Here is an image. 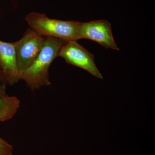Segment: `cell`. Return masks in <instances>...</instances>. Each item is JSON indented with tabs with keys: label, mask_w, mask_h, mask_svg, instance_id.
<instances>
[{
	"label": "cell",
	"mask_w": 155,
	"mask_h": 155,
	"mask_svg": "<svg viewBox=\"0 0 155 155\" xmlns=\"http://www.w3.org/2000/svg\"><path fill=\"white\" fill-rule=\"evenodd\" d=\"M66 41L46 36L42 48L33 64L19 72V80H22L32 91L51 84L49 75L50 65L58 57L61 48Z\"/></svg>",
	"instance_id": "cell-1"
},
{
	"label": "cell",
	"mask_w": 155,
	"mask_h": 155,
	"mask_svg": "<svg viewBox=\"0 0 155 155\" xmlns=\"http://www.w3.org/2000/svg\"><path fill=\"white\" fill-rule=\"evenodd\" d=\"M79 39L85 38L96 41L106 48L119 51L114 38L111 24L107 20H94L79 23L78 27Z\"/></svg>",
	"instance_id": "cell-5"
},
{
	"label": "cell",
	"mask_w": 155,
	"mask_h": 155,
	"mask_svg": "<svg viewBox=\"0 0 155 155\" xmlns=\"http://www.w3.org/2000/svg\"><path fill=\"white\" fill-rule=\"evenodd\" d=\"M0 71H1V69H0Z\"/></svg>",
	"instance_id": "cell-10"
},
{
	"label": "cell",
	"mask_w": 155,
	"mask_h": 155,
	"mask_svg": "<svg viewBox=\"0 0 155 155\" xmlns=\"http://www.w3.org/2000/svg\"><path fill=\"white\" fill-rule=\"evenodd\" d=\"M25 19L31 29L42 36L66 41H77L79 39L78 33L79 22L51 19L45 14L35 12L28 14Z\"/></svg>",
	"instance_id": "cell-2"
},
{
	"label": "cell",
	"mask_w": 155,
	"mask_h": 155,
	"mask_svg": "<svg viewBox=\"0 0 155 155\" xmlns=\"http://www.w3.org/2000/svg\"><path fill=\"white\" fill-rule=\"evenodd\" d=\"M58 57L64 58L68 64L80 67L96 77L103 79L102 75L95 64L94 55L76 41H65Z\"/></svg>",
	"instance_id": "cell-4"
},
{
	"label": "cell",
	"mask_w": 155,
	"mask_h": 155,
	"mask_svg": "<svg viewBox=\"0 0 155 155\" xmlns=\"http://www.w3.org/2000/svg\"><path fill=\"white\" fill-rule=\"evenodd\" d=\"M20 101L15 96L8 95L0 97V122L12 119L20 107Z\"/></svg>",
	"instance_id": "cell-7"
},
{
	"label": "cell",
	"mask_w": 155,
	"mask_h": 155,
	"mask_svg": "<svg viewBox=\"0 0 155 155\" xmlns=\"http://www.w3.org/2000/svg\"><path fill=\"white\" fill-rule=\"evenodd\" d=\"M45 37L28 28L23 37L14 42L19 72L30 67L38 57L43 46Z\"/></svg>",
	"instance_id": "cell-3"
},
{
	"label": "cell",
	"mask_w": 155,
	"mask_h": 155,
	"mask_svg": "<svg viewBox=\"0 0 155 155\" xmlns=\"http://www.w3.org/2000/svg\"><path fill=\"white\" fill-rule=\"evenodd\" d=\"M0 69L9 85H14L19 80L14 42L0 40Z\"/></svg>",
	"instance_id": "cell-6"
},
{
	"label": "cell",
	"mask_w": 155,
	"mask_h": 155,
	"mask_svg": "<svg viewBox=\"0 0 155 155\" xmlns=\"http://www.w3.org/2000/svg\"><path fill=\"white\" fill-rule=\"evenodd\" d=\"M13 147L0 137V155H13Z\"/></svg>",
	"instance_id": "cell-8"
},
{
	"label": "cell",
	"mask_w": 155,
	"mask_h": 155,
	"mask_svg": "<svg viewBox=\"0 0 155 155\" xmlns=\"http://www.w3.org/2000/svg\"><path fill=\"white\" fill-rule=\"evenodd\" d=\"M8 84L4 75L0 71V97L7 95L6 92V85Z\"/></svg>",
	"instance_id": "cell-9"
}]
</instances>
